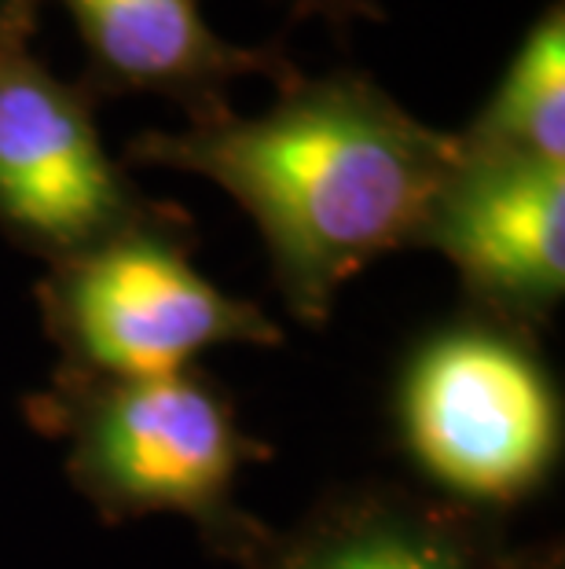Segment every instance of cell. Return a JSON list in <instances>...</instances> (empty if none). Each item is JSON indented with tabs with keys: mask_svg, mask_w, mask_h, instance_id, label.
I'll use <instances>...</instances> for the list:
<instances>
[{
	"mask_svg": "<svg viewBox=\"0 0 565 569\" xmlns=\"http://www.w3.org/2000/svg\"><path fill=\"white\" fill-rule=\"evenodd\" d=\"M154 199L132 184L95 129V103L30 48L0 56V232L44 264L100 247Z\"/></svg>",
	"mask_w": 565,
	"mask_h": 569,
	"instance_id": "cell-5",
	"label": "cell"
},
{
	"mask_svg": "<svg viewBox=\"0 0 565 569\" xmlns=\"http://www.w3.org/2000/svg\"><path fill=\"white\" fill-rule=\"evenodd\" d=\"M27 416L63 445L67 478L103 522L176 515L202 543L243 566L264 522L239 503V475L269 459L228 390L188 368L154 379H95L59 368Z\"/></svg>",
	"mask_w": 565,
	"mask_h": 569,
	"instance_id": "cell-2",
	"label": "cell"
},
{
	"mask_svg": "<svg viewBox=\"0 0 565 569\" xmlns=\"http://www.w3.org/2000/svg\"><path fill=\"white\" fill-rule=\"evenodd\" d=\"M125 166L176 169L232 196L264 239L286 312L323 327L353 276L415 247L455 169V140L342 67L280 84L258 118L228 107L173 132H140Z\"/></svg>",
	"mask_w": 565,
	"mask_h": 569,
	"instance_id": "cell-1",
	"label": "cell"
},
{
	"mask_svg": "<svg viewBox=\"0 0 565 569\" xmlns=\"http://www.w3.org/2000/svg\"><path fill=\"white\" fill-rule=\"evenodd\" d=\"M463 162L565 166V8L539 11L485 107L452 132Z\"/></svg>",
	"mask_w": 565,
	"mask_h": 569,
	"instance_id": "cell-9",
	"label": "cell"
},
{
	"mask_svg": "<svg viewBox=\"0 0 565 569\" xmlns=\"http://www.w3.org/2000/svg\"><path fill=\"white\" fill-rule=\"evenodd\" d=\"M195 228L159 202L100 247L48 264L38 309L67 371L95 379H154L195 368L218 346H283V331L250 298L199 269Z\"/></svg>",
	"mask_w": 565,
	"mask_h": 569,
	"instance_id": "cell-4",
	"label": "cell"
},
{
	"mask_svg": "<svg viewBox=\"0 0 565 569\" xmlns=\"http://www.w3.org/2000/svg\"><path fill=\"white\" fill-rule=\"evenodd\" d=\"M522 569H565L562 566V551H558V543L555 548H533V551H525V566Z\"/></svg>",
	"mask_w": 565,
	"mask_h": 569,
	"instance_id": "cell-12",
	"label": "cell"
},
{
	"mask_svg": "<svg viewBox=\"0 0 565 569\" xmlns=\"http://www.w3.org/2000/svg\"><path fill=\"white\" fill-rule=\"evenodd\" d=\"M393 416L434 492L481 515L525 503L562 459V393L536 335L474 309L412 349Z\"/></svg>",
	"mask_w": 565,
	"mask_h": 569,
	"instance_id": "cell-3",
	"label": "cell"
},
{
	"mask_svg": "<svg viewBox=\"0 0 565 569\" xmlns=\"http://www.w3.org/2000/svg\"><path fill=\"white\" fill-rule=\"evenodd\" d=\"M415 247L460 272L466 309L539 335L565 295V166L455 154Z\"/></svg>",
	"mask_w": 565,
	"mask_h": 569,
	"instance_id": "cell-6",
	"label": "cell"
},
{
	"mask_svg": "<svg viewBox=\"0 0 565 569\" xmlns=\"http://www.w3.org/2000/svg\"><path fill=\"white\" fill-rule=\"evenodd\" d=\"M41 0H0V56L30 48V38L38 33Z\"/></svg>",
	"mask_w": 565,
	"mask_h": 569,
	"instance_id": "cell-11",
	"label": "cell"
},
{
	"mask_svg": "<svg viewBox=\"0 0 565 569\" xmlns=\"http://www.w3.org/2000/svg\"><path fill=\"white\" fill-rule=\"evenodd\" d=\"M294 22H323L334 38L345 41L360 19L382 22V8L375 0H283Z\"/></svg>",
	"mask_w": 565,
	"mask_h": 569,
	"instance_id": "cell-10",
	"label": "cell"
},
{
	"mask_svg": "<svg viewBox=\"0 0 565 569\" xmlns=\"http://www.w3.org/2000/svg\"><path fill=\"white\" fill-rule=\"evenodd\" d=\"M492 515L386 481L334 489L286 532L264 529L243 569H522Z\"/></svg>",
	"mask_w": 565,
	"mask_h": 569,
	"instance_id": "cell-8",
	"label": "cell"
},
{
	"mask_svg": "<svg viewBox=\"0 0 565 569\" xmlns=\"http://www.w3.org/2000/svg\"><path fill=\"white\" fill-rule=\"evenodd\" d=\"M85 48L74 84L92 103L114 96H162L202 122L228 111L239 78H269L275 89L297 70L280 48L232 44L202 16V0H59Z\"/></svg>",
	"mask_w": 565,
	"mask_h": 569,
	"instance_id": "cell-7",
	"label": "cell"
}]
</instances>
